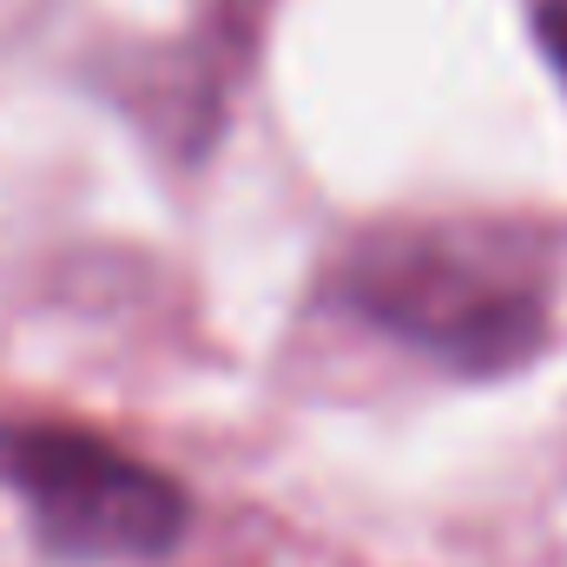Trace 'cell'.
<instances>
[{"mask_svg": "<svg viewBox=\"0 0 567 567\" xmlns=\"http://www.w3.org/2000/svg\"><path fill=\"white\" fill-rule=\"evenodd\" d=\"M0 488L47 555L80 567L165 561L192 528V495L165 468L73 423H0Z\"/></svg>", "mask_w": 567, "mask_h": 567, "instance_id": "obj_2", "label": "cell"}, {"mask_svg": "<svg viewBox=\"0 0 567 567\" xmlns=\"http://www.w3.org/2000/svg\"><path fill=\"white\" fill-rule=\"evenodd\" d=\"M548 258L528 231L488 218H429L363 238L343 265V303L462 377L522 370L548 343Z\"/></svg>", "mask_w": 567, "mask_h": 567, "instance_id": "obj_1", "label": "cell"}, {"mask_svg": "<svg viewBox=\"0 0 567 567\" xmlns=\"http://www.w3.org/2000/svg\"><path fill=\"white\" fill-rule=\"evenodd\" d=\"M535 33H542L548 66L561 73V86H567V0H542V7H535Z\"/></svg>", "mask_w": 567, "mask_h": 567, "instance_id": "obj_3", "label": "cell"}]
</instances>
